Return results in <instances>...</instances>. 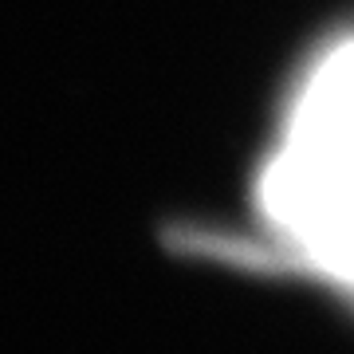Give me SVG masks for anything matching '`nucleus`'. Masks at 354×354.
Wrapping results in <instances>:
<instances>
[{"instance_id":"nucleus-1","label":"nucleus","mask_w":354,"mask_h":354,"mask_svg":"<svg viewBox=\"0 0 354 354\" xmlns=\"http://www.w3.org/2000/svg\"><path fill=\"white\" fill-rule=\"evenodd\" d=\"M256 252L354 299V36L304 71L252 181Z\"/></svg>"}]
</instances>
